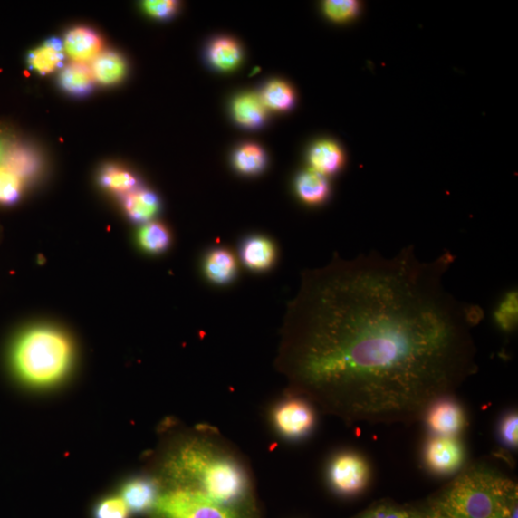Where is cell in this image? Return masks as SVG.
I'll return each instance as SVG.
<instances>
[{"label":"cell","instance_id":"obj_1","mask_svg":"<svg viewBox=\"0 0 518 518\" xmlns=\"http://www.w3.org/2000/svg\"><path fill=\"white\" fill-rule=\"evenodd\" d=\"M455 261L410 246L305 270L274 360L291 393L350 426H411L455 396L476 374L482 318L445 287Z\"/></svg>","mask_w":518,"mask_h":518},{"label":"cell","instance_id":"obj_2","mask_svg":"<svg viewBox=\"0 0 518 518\" xmlns=\"http://www.w3.org/2000/svg\"><path fill=\"white\" fill-rule=\"evenodd\" d=\"M456 518H517V484L495 469L475 465L429 499Z\"/></svg>","mask_w":518,"mask_h":518},{"label":"cell","instance_id":"obj_3","mask_svg":"<svg viewBox=\"0 0 518 518\" xmlns=\"http://www.w3.org/2000/svg\"><path fill=\"white\" fill-rule=\"evenodd\" d=\"M70 340L50 328L24 332L15 342L12 362L15 372L25 382L44 386L59 381L72 364Z\"/></svg>","mask_w":518,"mask_h":518},{"label":"cell","instance_id":"obj_4","mask_svg":"<svg viewBox=\"0 0 518 518\" xmlns=\"http://www.w3.org/2000/svg\"><path fill=\"white\" fill-rule=\"evenodd\" d=\"M154 511L158 518H257L256 508L225 504L202 477L168 481Z\"/></svg>","mask_w":518,"mask_h":518},{"label":"cell","instance_id":"obj_5","mask_svg":"<svg viewBox=\"0 0 518 518\" xmlns=\"http://www.w3.org/2000/svg\"><path fill=\"white\" fill-rule=\"evenodd\" d=\"M274 429L288 440H299L309 435L316 422L314 407L305 398L291 393L272 411Z\"/></svg>","mask_w":518,"mask_h":518},{"label":"cell","instance_id":"obj_6","mask_svg":"<svg viewBox=\"0 0 518 518\" xmlns=\"http://www.w3.org/2000/svg\"><path fill=\"white\" fill-rule=\"evenodd\" d=\"M370 468L358 453H338L330 462L328 478L331 487L341 495H354L362 492L369 483Z\"/></svg>","mask_w":518,"mask_h":518},{"label":"cell","instance_id":"obj_7","mask_svg":"<svg viewBox=\"0 0 518 518\" xmlns=\"http://www.w3.org/2000/svg\"><path fill=\"white\" fill-rule=\"evenodd\" d=\"M424 458L427 466L433 474L456 475L462 471L465 449L456 436L435 435L425 447Z\"/></svg>","mask_w":518,"mask_h":518},{"label":"cell","instance_id":"obj_8","mask_svg":"<svg viewBox=\"0 0 518 518\" xmlns=\"http://www.w3.org/2000/svg\"><path fill=\"white\" fill-rule=\"evenodd\" d=\"M425 418L429 429L438 436H456L466 425L462 407L452 398L434 403Z\"/></svg>","mask_w":518,"mask_h":518},{"label":"cell","instance_id":"obj_9","mask_svg":"<svg viewBox=\"0 0 518 518\" xmlns=\"http://www.w3.org/2000/svg\"><path fill=\"white\" fill-rule=\"evenodd\" d=\"M103 40L95 30L86 26L73 27L63 41L64 53L74 62L93 61L103 50Z\"/></svg>","mask_w":518,"mask_h":518},{"label":"cell","instance_id":"obj_10","mask_svg":"<svg viewBox=\"0 0 518 518\" xmlns=\"http://www.w3.org/2000/svg\"><path fill=\"white\" fill-rule=\"evenodd\" d=\"M64 53L63 43L59 38L52 37L29 53L28 67L41 75L53 73L62 66Z\"/></svg>","mask_w":518,"mask_h":518},{"label":"cell","instance_id":"obj_11","mask_svg":"<svg viewBox=\"0 0 518 518\" xmlns=\"http://www.w3.org/2000/svg\"><path fill=\"white\" fill-rule=\"evenodd\" d=\"M91 70L95 82L107 87L115 86L126 77L127 62L120 53L106 51L92 61Z\"/></svg>","mask_w":518,"mask_h":518},{"label":"cell","instance_id":"obj_12","mask_svg":"<svg viewBox=\"0 0 518 518\" xmlns=\"http://www.w3.org/2000/svg\"><path fill=\"white\" fill-rule=\"evenodd\" d=\"M159 494L157 481L135 479L125 484L122 499L129 510L143 513L153 510Z\"/></svg>","mask_w":518,"mask_h":518},{"label":"cell","instance_id":"obj_13","mask_svg":"<svg viewBox=\"0 0 518 518\" xmlns=\"http://www.w3.org/2000/svg\"><path fill=\"white\" fill-rule=\"evenodd\" d=\"M122 204L128 217L139 223H149L158 213L160 206L157 194L145 188L127 193Z\"/></svg>","mask_w":518,"mask_h":518},{"label":"cell","instance_id":"obj_14","mask_svg":"<svg viewBox=\"0 0 518 518\" xmlns=\"http://www.w3.org/2000/svg\"><path fill=\"white\" fill-rule=\"evenodd\" d=\"M243 263L254 271L269 269L276 259V248L264 236H253L243 243L240 251Z\"/></svg>","mask_w":518,"mask_h":518},{"label":"cell","instance_id":"obj_15","mask_svg":"<svg viewBox=\"0 0 518 518\" xmlns=\"http://www.w3.org/2000/svg\"><path fill=\"white\" fill-rule=\"evenodd\" d=\"M2 166L17 174L24 182L39 172L41 163L34 149L25 145L12 144L5 150Z\"/></svg>","mask_w":518,"mask_h":518},{"label":"cell","instance_id":"obj_16","mask_svg":"<svg viewBox=\"0 0 518 518\" xmlns=\"http://www.w3.org/2000/svg\"><path fill=\"white\" fill-rule=\"evenodd\" d=\"M59 86L68 94L76 97L89 95L94 87V78L86 63L71 62L59 75Z\"/></svg>","mask_w":518,"mask_h":518},{"label":"cell","instance_id":"obj_17","mask_svg":"<svg viewBox=\"0 0 518 518\" xmlns=\"http://www.w3.org/2000/svg\"><path fill=\"white\" fill-rule=\"evenodd\" d=\"M237 272L235 255L225 249H216L206 258L205 273L206 278L215 283L225 284L232 282Z\"/></svg>","mask_w":518,"mask_h":518},{"label":"cell","instance_id":"obj_18","mask_svg":"<svg viewBox=\"0 0 518 518\" xmlns=\"http://www.w3.org/2000/svg\"><path fill=\"white\" fill-rule=\"evenodd\" d=\"M310 163L315 172L322 176L332 175L343 167L344 154L336 143L321 141L311 150Z\"/></svg>","mask_w":518,"mask_h":518},{"label":"cell","instance_id":"obj_19","mask_svg":"<svg viewBox=\"0 0 518 518\" xmlns=\"http://www.w3.org/2000/svg\"><path fill=\"white\" fill-rule=\"evenodd\" d=\"M233 112L235 120L247 128L262 126L266 119V107L262 97L254 93L237 97L233 105Z\"/></svg>","mask_w":518,"mask_h":518},{"label":"cell","instance_id":"obj_20","mask_svg":"<svg viewBox=\"0 0 518 518\" xmlns=\"http://www.w3.org/2000/svg\"><path fill=\"white\" fill-rule=\"evenodd\" d=\"M296 190L299 197L309 205L321 204L330 196V185L326 177L314 170L305 171L299 175Z\"/></svg>","mask_w":518,"mask_h":518},{"label":"cell","instance_id":"obj_21","mask_svg":"<svg viewBox=\"0 0 518 518\" xmlns=\"http://www.w3.org/2000/svg\"><path fill=\"white\" fill-rule=\"evenodd\" d=\"M208 59L217 70L230 72L238 66L242 59L241 48L230 38H219L210 44Z\"/></svg>","mask_w":518,"mask_h":518},{"label":"cell","instance_id":"obj_22","mask_svg":"<svg viewBox=\"0 0 518 518\" xmlns=\"http://www.w3.org/2000/svg\"><path fill=\"white\" fill-rule=\"evenodd\" d=\"M100 183L105 189L123 197L139 186L137 177L132 172L115 165L107 166L101 170Z\"/></svg>","mask_w":518,"mask_h":518},{"label":"cell","instance_id":"obj_23","mask_svg":"<svg viewBox=\"0 0 518 518\" xmlns=\"http://www.w3.org/2000/svg\"><path fill=\"white\" fill-rule=\"evenodd\" d=\"M138 240L144 251L159 254L169 247L171 235L164 224L149 222L141 226L138 234Z\"/></svg>","mask_w":518,"mask_h":518},{"label":"cell","instance_id":"obj_24","mask_svg":"<svg viewBox=\"0 0 518 518\" xmlns=\"http://www.w3.org/2000/svg\"><path fill=\"white\" fill-rule=\"evenodd\" d=\"M496 327L504 333H512L518 323V293L512 289L501 297L493 314Z\"/></svg>","mask_w":518,"mask_h":518},{"label":"cell","instance_id":"obj_25","mask_svg":"<svg viewBox=\"0 0 518 518\" xmlns=\"http://www.w3.org/2000/svg\"><path fill=\"white\" fill-rule=\"evenodd\" d=\"M262 101L266 108L277 111H284L293 108L295 94L283 81H272L264 90Z\"/></svg>","mask_w":518,"mask_h":518},{"label":"cell","instance_id":"obj_26","mask_svg":"<svg viewBox=\"0 0 518 518\" xmlns=\"http://www.w3.org/2000/svg\"><path fill=\"white\" fill-rule=\"evenodd\" d=\"M234 165L240 173L257 174L266 166V155L258 145L245 144L236 151Z\"/></svg>","mask_w":518,"mask_h":518},{"label":"cell","instance_id":"obj_27","mask_svg":"<svg viewBox=\"0 0 518 518\" xmlns=\"http://www.w3.org/2000/svg\"><path fill=\"white\" fill-rule=\"evenodd\" d=\"M24 181L4 166H0V204L12 205L21 197Z\"/></svg>","mask_w":518,"mask_h":518},{"label":"cell","instance_id":"obj_28","mask_svg":"<svg viewBox=\"0 0 518 518\" xmlns=\"http://www.w3.org/2000/svg\"><path fill=\"white\" fill-rule=\"evenodd\" d=\"M328 17L335 22H346L359 13L360 5L354 0H329L323 5Z\"/></svg>","mask_w":518,"mask_h":518},{"label":"cell","instance_id":"obj_29","mask_svg":"<svg viewBox=\"0 0 518 518\" xmlns=\"http://www.w3.org/2000/svg\"><path fill=\"white\" fill-rule=\"evenodd\" d=\"M377 518H417L415 507L400 506L390 500H380L369 507Z\"/></svg>","mask_w":518,"mask_h":518},{"label":"cell","instance_id":"obj_30","mask_svg":"<svg viewBox=\"0 0 518 518\" xmlns=\"http://www.w3.org/2000/svg\"><path fill=\"white\" fill-rule=\"evenodd\" d=\"M142 6L152 18L168 20L177 13L179 4L174 0H148L143 3Z\"/></svg>","mask_w":518,"mask_h":518},{"label":"cell","instance_id":"obj_31","mask_svg":"<svg viewBox=\"0 0 518 518\" xmlns=\"http://www.w3.org/2000/svg\"><path fill=\"white\" fill-rule=\"evenodd\" d=\"M129 509L122 498L111 497L101 502L95 511L96 518H128Z\"/></svg>","mask_w":518,"mask_h":518},{"label":"cell","instance_id":"obj_32","mask_svg":"<svg viewBox=\"0 0 518 518\" xmlns=\"http://www.w3.org/2000/svg\"><path fill=\"white\" fill-rule=\"evenodd\" d=\"M518 415L511 412L506 415L500 424L499 435L502 443L511 449L518 446Z\"/></svg>","mask_w":518,"mask_h":518},{"label":"cell","instance_id":"obj_33","mask_svg":"<svg viewBox=\"0 0 518 518\" xmlns=\"http://www.w3.org/2000/svg\"><path fill=\"white\" fill-rule=\"evenodd\" d=\"M417 518H456L436 506L430 500L427 504L415 507Z\"/></svg>","mask_w":518,"mask_h":518},{"label":"cell","instance_id":"obj_34","mask_svg":"<svg viewBox=\"0 0 518 518\" xmlns=\"http://www.w3.org/2000/svg\"><path fill=\"white\" fill-rule=\"evenodd\" d=\"M351 518H377L374 513L370 511L369 508L366 509L365 511L361 512L359 514L354 515Z\"/></svg>","mask_w":518,"mask_h":518},{"label":"cell","instance_id":"obj_35","mask_svg":"<svg viewBox=\"0 0 518 518\" xmlns=\"http://www.w3.org/2000/svg\"><path fill=\"white\" fill-rule=\"evenodd\" d=\"M6 149L5 148V144L2 139H0V166L3 164V160L5 158Z\"/></svg>","mask_w":518,"mask_h":518}]
</instances>
